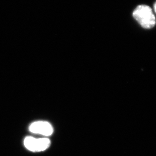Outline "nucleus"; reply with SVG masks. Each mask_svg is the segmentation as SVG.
I'll return each mask as SVG.
<instances>
[{
	"label": "nucleus",
	"mask_w": 156,
	"mask_h": 156,
	"mask_svg": "<svg viewBox=\"0 0 156 156\" xmlns=\"http://www.w3.org/2000/svg\"><path fill=\"white\" fill-rule=\"evenodd\" d=\"M133 16L144 28H153L156 24V18L152 9L147 5L137 6L133 12Z\"/></svg>",
	"instance_id": "1"
},
{
	"label": "nucleus",
	"mask_w": 156,
	"mask_h": 156,
	"mask_svg": "<svg viewBox=\"0 0 156 156\" xmlns=\"http://www.w3.org/2000/svg\"><path fill=\"white\" fill-rule=\"evenodd\" d=\"M24 144L27 149L31 152H41L50 146L51 141L47 138L35 139L32 136H27L24 140Z\"/></svg>",
	"instance_id": "2"
},
{
	"label": "nucleus",
	"mask_w": 156,
	"mask_h": 156,
	"mask_svg": "<svg viewBox=\"0 0 156 156\" xmlns=\"http://www.w3.org/2000/svg\"><path fill=\"white\" fill-rule=\"evenodd\" d=\"M29 130L31 133L46 136H51L54 131L53 126L49 122L43 121H36L31 123Z\"/></svg>",
	"instance_id": "3"
},
{
	"label": "nucleus",
	"mask_w": 156,
	"mask_h": 156,
	"mask_svg": "<svg viewBox=\"0 0 156 156\" xmlns=\"http://www.w3.org/2000/svg\"><path fill=\"white\" fill-rule=\"evenodd\" d=\"M154 10H155V12H156V3H155V5H154Z\"/></svg>",
	"instance_id": "4"
}]
</instances>
